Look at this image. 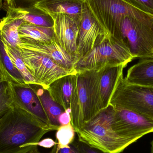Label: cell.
<instances>
[{"label":"cell","instance_id":"obj_27","mask_svg":"<svg viewBox=\"0 0 153 153\" xmlns=\"http://www.w3.org/2000/svg\"><path fill=\"white\" fill-rule=\"evenodd\" d=\"M137 9L153 15V0H122Z\"/></svg>","mask_w":153,"mask_h":153},{"label":"cell","instance_id":"obj_36","mask_svg":"<svg viewBox=\"0 0 153 153\" xmlns=\"http://www.w3.org/2000/svg\"><path fill=\"white\" fill-rule=\"evenodd\" d=\"M2 3V0H0V9L1 7Z\"/></svg>","mask_w":153,"mask_h":153},{"label":"cell","instance_id":"obj_14","mask_svg":"<svg viewBox=\"0 0 153 153\" xmlns=\"http://www.w3.org/2000/svg\"><path fill=\"white\" fill-rule=\"evenodd\" d=\"M13 86L14 101L32 116L53 127L50 125L39 98L31 85H13ZM53 128L56 131L55 128Z\"/></svg>","mask_w":153,"mask_h":153},{"label":"cell","instance_id":"obj_13","mask_svg":"<svg viewBox=\"0 0 153 153\" xmlns=\"http://www.w3.org/2000/svg\"><path fill=\"white\" fill-rule=\"evenodd\" d=\"M35 7L50 15L66 14L74 19L78 26L86 9L84 0H42Z\"/></svg>","mask_w":153,"mask_h":153},{"label":"cell","instance_id":"obj_18","mask_svg":"<svg viewBox=\"0 0 153 153\" xmlns=\"http://www.w3.org/2000/svg\"><path fill=\"white\" fill-rule=\"evenodd\" d=\"M125 78L132 83L153 86V59H140L128 69Z\"/></svg>","mask_w":153,"mask_h":153},{"label":"cell","instance_id":"obj_32","mask_svg":"<svg viewBox=\"0 0 153 153\" xmlns=\"http://www.w3.org/2000/svg\"><path fill=\"white\" fill-rule=\"evenodd\" d=\"M9 82L5 81L0 82V95L3 93L8 88L9 86Z\"/></svg>","mask_w":153,"mask_h":153},{"label":"cell","instance_id":"obj_7","mask_svg":"<svg viewBox=\"0 0 153 153\" xmlns=\"http://www.w3.org/2000/svg\"><path fill=\"white\" fill-rule=\"evenodd\" d=\"M134 58L119 41L109 36L103 42L77 60L74 65L76 72L90 71L106 65H124Z\"/></svg>","mask_w":153,"mask_h":153},{"label":"cell","instance_id":"obj_5","mask_svg":"<svg viewBox=\"0 0 153 153\" xmlns=\"http://www.w3.org/2000/svg\"><path fill=\"white\" fill-rule=\"evenodd\" d=\"M109 105L138 113L153 121V86L129 82L121 75Z\"/></svg>","mask_w":153,"mask_h":153},{"label":"cell","instance_id":"obj_29","mask_svg":"<svg viewBox=\"0 0 153 153\" xmlns=\"http://www.w3.org/2000/svg\"><path fill=\"white\" fill-rule=\"evenodd\" d=\"M71 110L63 112L59 117V122L60 126L68 125L71 123Z\"/></svg>","mask_w":153,"mask_h":153},{"label":"cell","instance_id":"obj_30","mask_svg":"<svg viewBox=\"0 0 153 153\" xmlns=\"http://www.w3.org/2000/svg\"><path fill=\"white\" fill-rule=\"evenodd\" d=\"M57 144V142L51 138H46L38 143V146L45 148H51Z\"/></svg>","mask_w":153,"mask_h":153},{"label":"cell","instance_id":"obj_8","mask_svg":"<svg viewBox=\"0 0 153 153\" xmlns=\"http://www.w3.org/2000/svg\"><path fill=\"white\" fill-rule=\"evenodd\" d=\"M22 60L38 85L47 90L50 85L60 77L76 73L63 68L49 57L17 46Z\"/></svg>","mask_w":153,"mask_h":153},{"label":"cell","instance_id":"obj_25","mask_svg":"<svg viewBox=\"0 0 153 153\" xmlns=\"http://www.w3.org/2000/svg\"><path fill=\"white\" fill-rule=\"evenodd\" d=\"M14 104L13 85L9 82L7 90L0 95V118L4 116Z\"/></svg>","mask_w":153,"mask_h":153},{"label":"cell","instance_id":"obj_12","mask_svg":"<svg viewBox=\"0 0 153 153\" xmlns=\"http://www.w3.org/2000/svg\"><path fill=\"white\" fill-rule=\"evenodd\" d=\"M56 40L69 54L75 58L78 39L79 26L72 18L63 13L52 14Z\"/></svg>","mask_w":153,"mask_h":153},{"label":"cell","instance_id":"obj_17","mask_svg":"<svg viewBox=\"0 0 153 153\" xmlns=\"http://www.w3.org/2000/svg\"><path fill=\"white\" fill-rule=\"evenodd\" d=\"M7 14L36 26L53 27L54 21L52 16L36 7L28 9H8Z\"/></svg>","mask_w":153,"mask_h":153},{"label":"cell","instance_id":"obj_37","mask_svg":"<svg viewBox=\"0 0 153 153\" xmlns=\"http://www.w3.org/2000/svg\"><path fill=\"white\" fill-rule=\"evenodd\" d=\"M1 118H0V120H1Z\"/></svg>","mask_w":153,"mask_h":153},{"label":"cell","instance_id":"obj_24","mask_svg":"<svg viewBox=\"0 0 153 153\" xmlns=\"http://www.w3.org/2000/svg\"><path fill=\"white\" fill-rule=\"evenodd\" d=\"M75 133L74 128L71 123L60 126L56 134V145L60 147L69 146L74 142Z\"/></svg>","mask_w":153,"mask_h":153},{"label":"cell","instance_id":"obj_20","mask_svg":"<svg viewBox=\"0 0 153 153\" xmlns=\"http://www.w3.org/2000/svg\"><path fill=\"white\" fill-rule=\"evenodd\" d=\"M0 71L5 81L13 85L25 86L23 77L15 67L5 51L4 44L0 36Z\"/></svg>","mask_w":153,"mask_h":153},{"label":"cell","instance_id":"obj_16","mask_svg":"<svg viewBox=\"0 0 153 153\" xmlns=\"http://www.w3.org/2000/svg\"><path fill=\"white\" fill-rule=\"evenodd\" d=\"M124 65H107L103 67L100 82V96L102 110L109 105L110 101L120 76Z\"/></svg>","mask_w":153,"mask_h":153},{"label":"cell","instance_id":"obj_34","mask_svg":"<svg viewBox=\"0 0 153 153\" xmlns=\"http://www.w3.org/2000/svg\"><path fill=\"white\" fill-rule=\"evenodd\" d=\"M2 81H5V80L4 79V78L3 76L1 73V72L0 71V82Z\"/></svg>","mask_w":153,"mask_h":153},{"label":"cell","instance_id":"obj_31","mask_svg":"<svg viewBox=\"0 0 153 153\" xmlns=\"http://www.w3.org/2000/svg\"><path fill=\"white\" fill-rule=\"evenodd\" d=\"M49 153H72L71 149L70 146L66 147H60L56 145Z\"/></svg>","mask_w":153,"mask_h":153},{"label":"cell","instance_id":"obj_21","mask_svg":"<svg viewBox=\"0 0 153 153\" xmlns=\"http://www.w3.org/2000/svg\"><path fill=\"white\" fill-rule=\"evenodd\" d=\"M26 22L7 15L0 20V36L4 43L16 47L20 41L19 28Z\"/></svg>","mask_w":153,"mask_h":153},{"label":"cell","instance_id":"obj_2","mask_svg":"<svg viewBox=\"0 0 153 153\" xmlns=\"http://www.w3.org/2000/svg\"><path fill=\"white\" fill-rule=\"evenodd\" d=\"M106 65L76 73L71 105V123L76 133L102 111L100 82Z\"/></svg>","mask_w":153,"mask_h":153},{"label":"cell","instance_id":"obj_23","mask_svg":"<svg viewBox=\"0 0 153 153\" xmlns=\"http://www.w3.org/2000/svg\"><path fill=\"white\" fill-rule=\"evenodd\" d=\"M4 44L6 53L10 56L15 67L21 74L25 83L28 85H38L36 81L30 74L26 67L19 51L17 47L11 46L5 43H4Z\"/></svg>","mask_w":153,"mask_h":153},{"label":"cell","instance_id":"obj_6","mask_svg":"<svg viewBox=\"0 0 153 153\" xmlns=\"http://www.w3.org/2000/svg\"><path fill=\"white\" fill-rule=\"evenodd\" d=\"M84 1L88 10L103 31L116 39L123 18L128 15L145 13L122 0Z\"/></svg>","mask_w":153,"mask_h":153},{"label":"cell","instance_id":"obj_22","mask_svg":"<svg viewBox=\"0 0 153 153\" xmlns=\"http://www.w3.org/2000/svg\"><path fill=\"white\" fill-rule=\"evenodd\" d=\"M20 39L46 42L54 38L53 27H39L25 22L19 28Z\"/></svg>","mask_w":153,"mask_h":153},{"label":"cell","instance_id":"obj_9","mask_svg":"<svg viewBox=\"0 0 153 153\" xmlns=\"http://www.w3.org/2000/svg\"><path fill=\"white\" fill-rule=\"evenodd\" d=\"M113 130L130 145L144 136L153 133V121L138 113L113 107Z\"/></svg>","mask_w":153,"mask_h":153},{"label":"cell","instance_id":"obj_28","mask_svg":"<svg viewBox=\"0 0 153 153\" xmlns=\"http://www.w3.org/2000/svg\"><path fill=\"white\" fill-rule=\"evenodd\" d=\"M77 144L81 153H108L104 152L100 149L92 147L80 141H78Z\"/></svg>","mask_w":153,"mask_h":153},{"label":"cell","instance_id":"obj_4","mask_svg":"<svg viewBox=\"0 0 153 153\" xmlns=\"http://www.w3.org/2000/svg\"><path fill=\"white\" fill-rule=\"evenodd\" d=\"M114 108L100 111L77 132L78 141L108 153H120L130 145L112 128Z\"/></svg>","mask_w":153,"mask_h":153},{"label":"cell","instance_id":"obj_3","mask_svg":"<svg viewBox=\"0 0 153 153\" xmlns=\"http://www.w3.org/2000/svg\"><path fill=\"white\" fill-rule=\"evenodd\" d=\"M116 39L134 59H153V15L143 13L126 16L120 24Z\"/></svg>","mask_w":153,"mask_h":153},{"label":"cell","instance_id":"obj_11","mask_svg":"<svg viewBox=\"0 0 153 153\" xmlns=\"http://www.w3.org/2000/svg\"><path fill=\"white\" fill-rule=\"evenodd\" d=\"M20 39V41L17 46L49 57L67 70L76 71L74 69L75 58L67 53L55 38L51 41L46 42H37L25 39Z\"/></svg>","mask_w":153,"mask_h":153},{"label":"cell","instance_id":"obj_33","mask_svg":"<svg viewBox=\"0 0 153 153\" xmlns=\"http://www.w3.org/2000/svg\"><path fill=\"white\" fill-rule=\"evenodd\" d=\"M27 153H42L39 152V150L38 149V146L35 147V148L32 149V150L30 151L29 152H28Z\"/></svg>","mask_w":153,"mask_h":153},{"label":"cell","instance_id":"obj_1","mask_svg":"<svg viewBox=\"0 0 153 153\" xmlns=\"http://www.w3.org/2000/svg\"><path fill=\"white\" fill-rule=\"evenodd\" d=\"M52 131L56 130L14 100L0 120V153H27L38 146L42 137Z\"/></svg>","mask_w":153,"mask_h":153},{"label":"cell","instance_id":"obj_35","mask_svg":"<svg viewBox=\"0 0 153 153\" xmlns=\"http://www.w3.org/2000/svg\"><path fill=\"white\" fill-rule=\"evenodd\" d=\"M151 153H153V140L151 143Z\"/></svg>","mask_w":153,"mask_h":153},{"label":"cell","instance_id":"obj_15","mask_svg":"<svg viewBox=\"0 0 153 153\" xmlns=\"http://www.w3.org/2000/svg\"><path fill=\"white\" fill-rule=\"evenodd\" d=\"M76 73L60 77L52 83L47 89L53 100L65 111L71 110L72 98L76 83Z\"/></svg>","mask_w":153,"mask_h":153},{"label":"cell","instance_id":"obj_26","mask_svg":"<svg viewBox=\"0 0 153 153\" xmlns=\"http://www.w3.org/2000/svg\"><path fill=\"white\" fill-rule=\"evenodd\" d=\"M42 0H4L7 9H28L35 7Z\"/></svg>","mask_w":153,"mask_h":153},{"label":"cell","instance_id":"obj_19","mask_svg":"<svg viewBox=\"0 0 153 153\" xmlns=\"http://www.w3.org/2000/svg\"><path fill=\"white\" fill-rule=\"evenodd\" d=\"M30 85L39 98L50 125L57 130L61 126L59 122V117L65 111L59 104L53 100L47 90L38 85Z\"/></svg>","mask_w":153,"mask_h":153},{"label":"cell","instance_id":"obj_10","mask_svg":"<svg viewBox=\"0 0 153 153\" xmlns=\"http://www.w3.org/2000/svg\"><path fill=\"white\" fill-rule=\"evenodd\" d=\"M109 36L96 22L86 6L79 26V39L75 63Z\"/></svg>","mask_w":153,"mask_h":153}]
</instances>
